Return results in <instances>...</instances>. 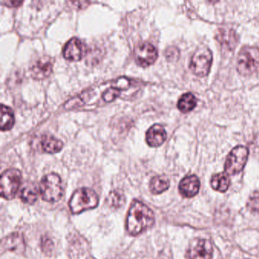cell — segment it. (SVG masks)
<instances>
[{"instance_id":"obj_23","label":"cell","mask_w":259,"mask_h":259,"mask_svg":"<svg viewBox=\"0 0 259 259\" xmlns=\"http://www.w3.org/2000/svg\"><path fill=\"white\" fill-rule=\"evenodd\" d=\"M247 207L251 211L259 213V190L254 191L248 198Z\"/></svg>"},{"instance_id":"obj_10","label":"cell","mask_w":259,"mask_h":259,"mask_svg":"<svg viewBox=\"0 0 259 259\" xmlns=\"http://www.w3.org/2000/svg\"><path fill=\"white\" fill-rule=\"evenodd\" d=\"M85 45L77 37H72L63 48V57L69 61H79L85 55Z\"/></svg>"},{"instance_id":"obj_13","label":"cell","mask_w":259,"mask_h":259,"mask_svg":"<svg viewBox=\"0 0 259 259\" xmlns=\"http://www.w3.org/2000/svg\"><path fill=\"white\" fill-rule=\"evenodd\" d=\"M167 134L160 124H155L148 128L146 133V142L149 146L157 148L164 143Z\"/></svg>"},{"instance_id":"obj_18","label":"cell","mask_w":259,"mask_h":259,"mask_svg":"<svg viewBox=\"0 0 259 259\" xmlns=\"http://www.w3.org/2000/svg\"><path fill=\"white\" fill-rule=\"evenodd\" d=\"M230 184V177L226 172H220L212 177L210 180L211 187L220 192H225Z\"/></svg>"},{"instance_id":"obj_9","label":"cell","mask_w":259,"mask_h":259,"mask_svg":"<svg viewBox=\"0 0 259 259\" xmlns=\"http://www.w3.org/2000/svg\"><path fill=\"white\" fill-rule=\"evenodd\" d=\"M213 246L207 239H198L192 241L188 250L189 259H212Z\"/></svg>"},{"instance_id":"obj_11","label":"cell","mask_w":259,"mask_h":259,"mask_svg":"<svg viewBox=\"0 0 259 259\" xmlns=\"http://www.w3.org/2000/svg\"><path fill=\"white\" fill-rule=\"evenodd\" d=\"M54 63V60L48 56H44L37 59L30 69L31 77L36 80L48 78L52 72Z\"/></svg>"},{"instance_id":"obj_14","label":"cell","mask_w":259,"mask_h":259,"mask_svg":"<svg viewBox=\"0 0 259 259\" xmlns=\"http://www.w3.org/2000/svg\"><path fill=\"white\" fill-rule=\"evenodd\" d=\"M215 38L221 44L223 48L230 51L234 50L239 42L237 34L233 30L229 29V28L218 29Z\"/></svg>"},{"instance_id":"obj_6","label":"cell","mask_w":259,"mask_h":259,"mask_svg":"<svg viewBox=\"0 0 259 259\" xmlns=\"http://www.w3.org/2000/svg\"><path fill=\"white\" fill-rule=\"evenodd\" d=\"M22 181V172L17 169H9L1 177V196L5 199H13L16 196Z\"/></svg>"},{"instance_id":"obj_16","label":"cell","mask_w":259,"mask_h":259,"mask_svg":"<svg viewBox=\"0 0 259 259\" xmlns=\"http://www.w3.org/2000/svg\"><path fill=\"white\" fill-rule=\"evenodd\" d=\"M15 125V116L13 110L5 104H1V125L2 131H9Z\"/></svg>"},{"instance_id":"obj_22","label":"cell","mask_w":259,"mask_h":259,"mask_svg":"<svg viewBox=\"0 0 259 259\" xmlns=\"http://www.w3.org/2000/svg\"><path fill=\"white\" fill-rule=\"evenodd\" d=\"M107 201V204L110 207L118 208V207H120L123 204L124 197L122 196V194L119 193V192H116V191H113L111 193L109 194Z\"/></svg>"},{"instance_id":"obj_25","label":"cell","mask_w":259,"mask_h":259,"mask_svg":"<svg viewBox=\"0 0 259 259\" xmlns=\"http://www.w3.org/2000/svg\"><path fill=\"white\" fill-rule=\"evenodd\" d=\"M253 148H254V153L259 156V136H256L255 139H254Z\"/></svg>"},{"instance_id":"obj_15","label":"cell","mask_w":259,"mask_h":259,"mask_svg":"<svg viewBox=\"0 0 259 259\" xmlns=\"http://www.w3.org/2000/svg\"><path fill=\"white\" fill-rule=\"evenodd\" d=\"M40 145L45 153L51 154L60 152L63 148V142L51 135L43 136L40 140Z\"/></svg>"},{"instance_id":"obj_24","label":"cell","mask_w":259,"mask_h":259,"mask_svg":"<svg viewBox=\"0 0 259 259\" xmlns=\"http://www.w3.org/2000/svg\"><path fill=\"white\" fill-rule=\"evenodd\" d=\"M166 59L169 61H172V60H177V59L179 58V55H180V53H179L178 50L176 48H169L166 51Z\"/></svg>"},{"instance_id":"obj_4","label":"cell","mask_w":259,"mask_h":259,"mask_svg":"<svg viewBox=\"0 0 259 259\" xmlns=\"http://www.w3.org/2000/svg\"><path fill=\"white\" fill-rule=\"evenodd\" d=\"M40 194L47 202H57L63 195L61 178L58 174L51 172L45 176L40 183Z\"/></svg>"},{"instance_id":"obj_5","label":"cell","mask_w":259,"mask_h":259,"mask_svg":"<svg viewBox=\"0 0 259 259\" xmlns=\"http://www.w3.org/2000/svg\"><path fill=\"white\" fill-rule=\"evenodd\" d=\"M213 56L211 51L205 46H201L195 51L191 58L189 68L194 75L205 77L208 75L211 67Z\"/></svg>"},{"instance_id":"obj_12","label":"cell","mask_w":259,"mask_h":259,"mask_svg":"<svg viewBox=\"0 0 259 259\" xmlns=\"http://www.w3.org/2000/svg\"><path fill=\"white\" fill-rule=\"evenodd\" d=\"M200 180L195 175L184 177L179 185V191L185 198H192L198 193Z\"/></svg>"},{"instance_id":"obj_21","label":"cell","mask_w":259,"mask_h":259,"mask_svg":"<svg viewBox=\"0 0 259 259\" xmlns=\"http://www.w3.org/2000/svg\"><path fill=\"white\" fill-rule=\"evenodd\" d=\"M20 198L26 204H33L37 200V189L34 185L28 184L21 191Z\"/></svg>"},{"instance_id":"obj_26","label":"cell","mask_w":259,"mask_h":259,"mask_svg":"<svg viewBox=\"0 0 259 259\" xmlns=\"http://www.w3.org/2000/svg\"><path fill=\"white\" fill-rule=\"evenodd\" d=\"M22 2H18V1H13V2H3V4H5L6 6H7V7H19V6L21 5V4H22Z\"/></svg>"},{"instance_id":"obj_7","label":"cell","mask_w":259,"mask_h":259,"mask_svg":"<svg viewBox=\"0 0 259 259\" xmlns=\"http://www.w3.org/2000/svg\"><path fill=\"white\" fill-rule=\"evenodd\" d=\"M248 154L249 151L246 147L239 145L233 148L226 160L224 165L226 174L235 175L240 172L246 164Z\"/></svg>"},{"instance_id":"obj_1","label":"cell","mask_w":259,"mask_h":259,"mask_svg":"<svg viewBox=\"0 0 259 259\" xmlns=\"http://www.w3.org/2000/svg\"><path fill=\"white\" fill-rule=\"evenodd\" d=\"M154 224V215L151 208L141 201L135 200L132 203L127 214L125 227L133 236L143 233Z\"/></svg>"},{"instance_id":"obj_20","label":"cell","mask_w":259,"mask_h":259,"mask_svg":"<svg viewBox=\"0 0 259 259\" xmlns=\"http://www.w3.org/2000/svg\"><path fill=\"white\" fill-rule=\"evenodd\" d=\"M197 105V99L192 93H186L182 95L178 101L177 107L182 113H189L195 109Z\"/></svg>"},{"instance_id":"obj_3","label":"cell","mask_w":259,"mask_h":259,"mask_svg":"<svg viewBox=\"0 0 259 259\" xmlns=\"http://www.w3.org/2000/svg\"><path fill=\"white\" fill-rule=\"evenodd\" d=\"M236 69L240 75L249 76L259 69V48L245 46L239 51Z\"/></svg>"},{"instance_id":"obj_8","label":"cell","mask_w":259,"mask_h":259,"mask_svg":"<svg viewBox=\"0 0 259 259\" xmlns=\"http://www.w3.org/2000/svg\"><path fill=\"white\" fill-rule=\"evenodd\" d=\"M158 53L154 45L148 42L139 44L134 49V59L142 67H148L155 63Z\"/></svg>"},{"instance_id":"obj_2","label":"cell","mask_w":259,"mask_h":259,"mask_svg":"<svg viewBox=\"0 0 259 259\" xmlns=\"http://www.w3.org/2000/svg\"><path fill=\"white\" fill-rule=\"evenodd\" d=\"M99 203V198L93 189L81 188L74 192L69 200V206L71 212L78 214L84 210L95 208Z\"/></svg>"},{"instance_id":"obj_19","label":"cell","mask_w":259,"mask_h":259,"mask_svg":"<svg viewBox=\"0 0 259 259\" xmlns=\"http://www.w3.org/2000/svg\"><path fill=\"white\" fill-rule=\"evenodd\" d=\"M150 190L154 195H158L167 190L169 187V180L165 176L153 177L150 182Z\"/></svg>"},{"instance_id":"obj_17","label":"cell","mask_w":259,"mask_h":259,"mask_svg":"<svg viewBox=\"0 0 259 259\" xmlns=\"http://www.w3.org/2000/svg\"><path fill=\"white\" fill-rule=\"evenodd\" d=\"M4 248L11 251H23L25 249V243L22 236L18 233H13L11 236L6 238L2 242V248Z\"/></svg>"}]
</instances>
